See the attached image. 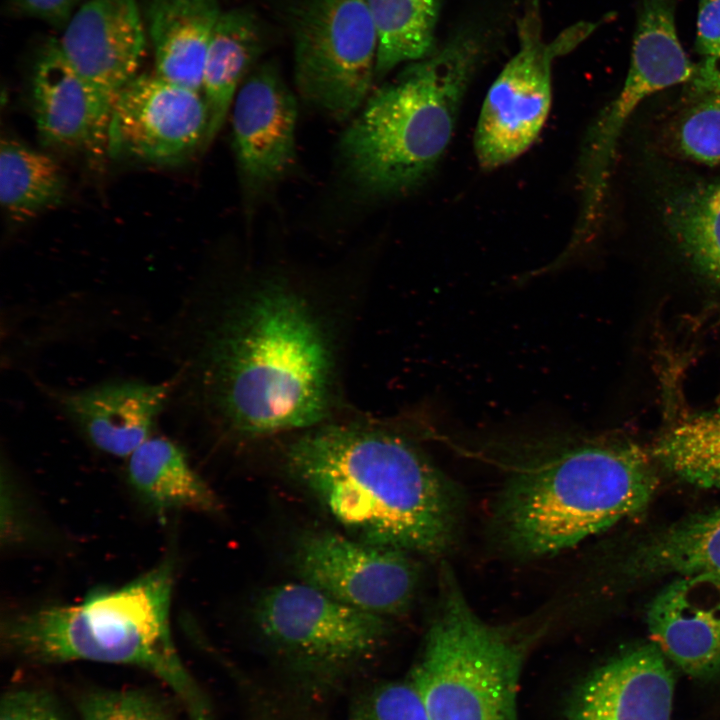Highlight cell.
Instances as JSON below:
<instances>
[{"mask_svg": "<svg viewBox=\"0 0 720 720\" xmlns=\"http://www.w3.org/2000/svg\"><path fill=\"white\" fill-rule=\"evenodd\" d=\"M695 49L704 58L720 57V0H699Z\"/></svg>", "mask_w": 720, "mask_h": 720, "instance_id": "30", "label": "cell"}, {"mask_svg": "<svg viewBox=\"0 0 720 720\" xmlns=\"http://www.w3.org/2000/svg\"><path fill=\"white\" fill-rule=\"evenodd\" d=\"M675 678L653 643L622 651L578 684L564 720H671Z\"/></svg>", "mask_w": 720, "mask_h": 720, "instance_id": "13", "label": "cell"}, {"mask_svg": "<svg viewBox=\"0 0 720 720\" xmlns=\"http://www.w3.org/2000/svg\"><path fill=\"white\" fill-rule=\"evenodd\" d=\"M600 22L577 23L546 41L539 0H527L517 22L518 49L490 86L475 133L480 166L499 168L527 151L552 102V63L584 41Z\"/></svg>", "mask_w": 720, "mask_h": 720, "instance_id": "8", "label": "cell"}, {"mask_svg": "<svg viewBox=\"0 0 720 720\" xmlns=\"http://www.w3.org/2000/svg\"><path fill=\"white\" fill-rule=\"evenodd\" d=\"M25 14L55 26H66L82 0H14Z\"/></svg>", "mask_w": 720, "mask_h": 720, "instance_id": "31", "label": "cell"}, {"mask_svg": "<svg viewBox=\"0 0 720 720\" xmlns=\"http://www.w3.org/2000/svg\"><path fill=\"white\" fill-rule=\"evenodd\" d=\"M530 643L529 635L481 619L443 567L436 611L409 680L432 720H518Z\"/></svg>", "mask_w": 720, "mask_h": 720, "instance_id": "6", "label": "cell"}, {"mask_svg": "<svg viewBox=\"0 0 720 720\" xmlns=\"http://www.w3.org/2000/svg\"><path fill=\"white\" fill-rule=\"evenodd\" d=\"M463 28L378 88L342 134L338 152L361 192L389 197L420 184L445 153L486 41Z\"/></svg>", "mask_w": 720, "mask_h": 720, "instance_id": "5", "label": "cell"}, {"mask_svg": "<svg viewBox=\"0 0 720 720\" xmlns=\"http://www.w3.org/2000/svg\"><path fill=\"white\" fill-rule=\"evenodd\" d=\"M632 576L720 577V507L695 514L644 540L627 566Z\"/></svg>", "mask_w": 720, "mask_h": 720, "instance_id": "21", "label": "cell"}, {"mask_svg": "<svg viewBox=\"0 0 720 720\" xmlns=\"http://www.w3.org/2000/svg\"><path fill=\"white\" fill-rule=\"evenodd\" d=\"M646 620L652 642L685 673L720 676V577L675 579L649 603Z\"/></svg>", "mask_w": 720, "mask_h": 720, "instance_id": "16", "label": "cell"}, {"mask_svg": "<svg viewBox=\"0 0 720 720\" xmlns=\"http://www.w3.org/2000/svg\"><path fill=\"white\" fill-rule=\"evenodd\" d=\"M676 150L705 165L720 163V91L704 94L676 121L672 129Z\"/></svg>", "mask_w": 720, "mask_h": 720, "instance_id": "27", "label": "cell"}, {"mask_svg": "<svg viewBox=\"0 0 720 720\" xmlns=\"http://www.w3.org/2000/svg\"><path fill=\"white\" fill-rule=\"evenodd\" d=\"M498 502L506 543L526 556L571 548L647 507L658 478L632 443L568 435L532 439Z\"/></svg>", "mask_w": 720, "mask_h": 720, "instance_id": "3", "label": "cell"}, {"mask_svg": "<svg viewBox=\"0 0 720 720\" xmlns=\"http://www.w3.org/2000/svg\"><path fill=\"white\" fill-rule=\"evenodd\" d=\"M0 720H68L56 698L40 688L21 687L1 698Z\"/></svg>", "mask_w": 720, "mask_h": 720, "instance_id": "29", "label": "cell"}, {"mask_svg": "<svg viewBox=\"0 0 720 720\" xmlns=\"http://www.w3.org/2000/svg\"><path fill=\"white\" fill-rule=\"evenodd\" d=\"M692 88L699 94H708L720 91V57L704 58L695 67V73L691 79Z\"/></svg>", "mask_w": 720, "mask_h": 720, "instance_id": "32", "label": "cell"}, {"mask_svg": "<svg viewBox=\"0 0 720 720\" xmlns=\"http://www.w3.org/2000/svg\"><path fill=\"white\" fill-rule=\"evenodd\" d=\"M377 36L375 75L429 56L441 0H365Z\"/></svg>", "mask_w": 720, "mask_h": 720, "instance_id": "24", "label": "cell"}, {"mask_svg": "<svg viewBox=\"0 0 720 720\" xmlns=\"http://www.w3.org/2000/svg\"><path fill=\"white\" fill-rule=\"evenodd\" d=\"M77 708L80 720H174L164 699L139 688L89 690Z\"/></svg>", "mask_w": 720, "mask_h": 720, "instance_id": "26", "label": "cell"}, {"mask_svg": "<svg viewBox=\"0 0 720 720\" xmlns=\"http://www.w3.org/2000/svg\"><path fill=\"white\" fill-rule=\"evenodd\" d=\"M664 220L683 256L720 290V180L673 193L665 203Z\"/></svg>", "mask_w": 720, "mask_h": 720, "instance_id": "22", "label": "cell"}, {"mask_svg": "<svg viewBox=\"0 0 720 720\" xmlns=\"http://www.w3.org/2000/svg\"><path fill=\"white\" fill-rule=\"evenodd\" d=\"M262 720H264V719H262ZM265 720H283V719H280V718H269V719H265Z\"/></svg>", "mask_w": 720, "mask_h": 720, "instance_id": "33", "label": "cell"}, {"mask_svg": "<svg viewBox=\"0 0 720 720\" xmlns=\"http://www.w3.org/2000/svg\"><path fill=\"white\" fill-rule=\"evenodd\" d=\"M204 333L194 376L207 408L233 432L310 429L328 414L333 357L309 303L280 283L233 303Z\"/></svg>", "mask_w": 720, "mask_h": 720, "instance_id": "1", "label": "cell"}, {"mask_svg": "<svg viewBox=\"0 0 720 720\" xmlns=\"http://www.w3.org/2000/svg\"><path fill=\"white\" fill-rule=\"evenodd\" d=\"M127 480L138 499L159 516L221 509L184 450L168 438L150 437L128 457Z\"/></svg>", "mask_w": 720, "mask_h": 720, "instance_id": "19", "label": "cell"}, {"mask_svg": "<svg viewBox=\"0 0 720 720\" xmlns=\"http://www.w3.org/2000/svg\"><path fill=\"white\" fill-rule=\"evenodd\" d=\"M301 582L349 606L386 618L410 607L418 569L407 552L328 530L302 534L294 550Z\"/></svg>", "mask_w": 720, "mask_h": 720, "instance_id": "10", "label": "cell"}, {"mask_svg": "<svg viewBox=\"0 0 720 720\" xmlns=\"http://www.w3.org/2000/svg\"><path fill=\"white\" fill-rule=\"evenodd\" d=\"M112 105L69 63L57 40L46 44L33 68L32 107L47 146L102 152L108 148Z\"/></svg>", "mask_w": 720, "mask_h": 720, "instance_id": "14", "label": "cell"}, {"mask_svg": "<svg viewBox=\"0 0 720 720\" xmlns=\"http://www.w3.org/2000/svg\"><path fill=\"white\" fill-rule=\"evenodd\" d=\"M263 48L262 31L248 10L222 11L207 49L201 92L208 111L204 147L217 136L235 96Z\"/></svg>", "mask_w": 720, "mask_h": 720, "instance_id": "20", "label": "cell"}, {"mask_svg": "<svg viewBox=\"0 0 720 720\" xmlns=\"http://www.w3.org/2000/svg\"><path fill=\"white\" fill-rule=\"evenodd\" d=\"M297 102L272 63L254 69L232 109L233 149L248 196L283 178L296 160Z\"/></svg>", "mask_w": 720, "mask_h": 720, "instance_id": "12", "label": "cell"}, {"mask_svg": "<svg viewBox=\"0 0 720 720\" xmlns=\"http://www.w3.org/2000/svg\"><path fill=\"white\" fill-rule=\"evenodd\" d=\"M652 456L689 484L720 489V406L672 426L657 440Z\"/></svg>", "mask_w": 720, "mask_h": 720, "instance_id": "25", "label": "cell"}, {"mask_svg": "<svg viewBox=\"0 0 720 720\" xmlns=\"http://www.w3.org/2000/svg\"><path fill=\"white\" fill-rule=\"evenodd\" d=\"M171 384L119 381L64 393L65 414L98 450L129 457L151 437Z\"/></svg>", "mask_w": 720, "mask_h": 720, "instance_id": "17", "label": "cell"}, {"mask_svg": "<svg viewBox=\"0 0 720 720\" xmlns=\"http://www.w3.org/2000/svg\"><path fill=\"white\" fill-rule=\"evenodd\" d=\"M349 720H432L410 680L381 682L364 691L352 706Z\"/></svg>", "mask_w": 720, "mask_h": 720, "instance_id": "28", "label": "cell"}, {"mask_svg": "<svg viewBox=\"0 0 720 720\" xmlns=\"http://www.w3.org/2000/svg\"><path fill=\"white\" fill-rule=\"evenodd\" d=\"M208 111L199 91L141 74L116 95L108 151L144 162L168 164L205 145Z\"/></svg>", "mask_w": 720, "mask_h": 720, "instance_id": "11", "label": "cell"}, {"mask_svg": "<svg viewBox=\"0 0 720 720\" xmlns=\"http://www.w3.org/2000/svg\"><path fill=\"white\" fill-rule=\"evenodd\" d=\"M64 176L57 161L10 137L1 140L0 200L6 214L25 222L63 198Z\"/></svg>", "mask_w": 720, "mask_h": 720, "instance_id": "23", "label": "cell"}, {"mask_svg": "<svg viewBox=\"0 0 720 720\" xmlns=\"http://www.w3.org/2000/svg\"><path fill=\"white\" fill-rule=\"evenodd\" d=\"M294 80L300 97L336 121L368 98L377 36L365 0H299L292 15Z\"/></svg>", "mask_w": 720, "mask_h": 720, "instance_id": "7", "label": "cell"}, {"mask_svg": "<svg viewBox=\"0 0 720 720\" xmlns=\"http://www.w3.org/2000/svg\"><path fill=\"white\" fill-rule=\"evenodd\" d=\"M253 620L279 654L323 675L367 660L390 632L388 618L349 606L301 581L265 590L255 603Z\"/></svg>", "mask_w": 720, "mask_h": 720, "instance_id": "9", "label": "cell"}, {"mask_svg": "<svg viewBox=\"0 0 720 720\" xmlns=\"http://www.w3.org/2000/svg\"><path fill=\"white\" fill-rule=\"evenodd\" d=\"M69 63L113 102L135 76L145 54L136 0H87L58 40Z\"/></svg>", "mask_w": 720, "mask_h": 720, "instance_id": "15", "label": "cell"}, {"mask_svg": "<svg viewBox=\"0 0 720 720\" xmlns=\"http://www.w3.org/2000/svg\"><path fill=\"white\" fill-rule=\"evenodd\" d=\"M174 576L168 556L125 585L96 589L78 603L9 614L1 625L2 646L35 664L88 661L143 669L179 697L191 720H212L172 637Z\"/></svg>", "mask_w": 720, "mask_h": 720, "instance_id": "4", "label": "cell"}, {"mask_svg": "<svg viewBox=\"0 0 720 720\" xmlns=\"http://www.w3.org/2000/svg\"><path fill=\"white\" fill-rule=\"evenodd\" d=\"M221 12L217 0H149L155 74L201 92L207 49Z\"/></svg>", "mask_w": 720, "mask_h": 720, "instance_id": "18", "label": "cell"}, {"mask_svg": "<svg viewBox=\"0 0 720 720\" xmlns=\"http://www.w3.org/2000/svg\"><path fill=\"white\" fill-rule=\"evenodd\" d=\"M295 480L350 536L409 554L438 555L456 536L457 508L439 469L402 435L313 427L291 442Z\"/></svg>", "mask_w": 720, "mask_h": 720, "instance_id": "2", "label": "cell"}]
</instances>
